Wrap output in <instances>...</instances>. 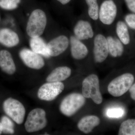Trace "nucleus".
<instances>
[{
    "mask_svg": "<svg viewBox=\"0 0 135 135\" xmlns=\"http://www.w3.org/2000/svg\"><path fill=\"white\" fill-rule=\"evenodd\" d=\"M47 23L46 13L40 9H36L31 13L27 24L26 31L31 38L39 37L43 33Z\"/></svg>",
    "mask_w": 135,
    "mask_h": 135,
    "instance_id": "obj_1",
    "label": "nucleus"
},
{
    "mask_svg": "<svg viewBox=\"0 0 135 135\" xmlns=\"http://www.w3.org/2000/svg\"><path fill=\"white\" fill-rule=\"evenodd\" d=\"M82 92L85 98H91L97 104H100L103 102L99 79L95 74H90L84 79L82 82Z\"/></svg>",
    "mask_w": 135,
    "mask_h": 135,
    "instance_id": "obj_2",
    "label": "nucleus"
},
{
    "mask_svg": "<svg viewBox=\"0 0 135 135\" xmlns=\"http://www.w3.org/2000/svg\"><path fill=\"white\" fill-rule=\"evenodd\" d=\"M85 98L82 94L73 93L68 95L61 102L60 110L68 117L73 116L85 104Z\"/></svg>",
    "mask_w": 135,
    "mask_h": 135,
    "instance_id": "obj_3",
    "label": "nucleus"
},
{
    "mask_svg": "<svg viewBox=\"0 0 135 135\" xmlns=\"http://www.w3.org/2000/svg\"><path fill=\"white\" fill-rule=\"evenodd\" d=\"M134 80L133 74L125 73L116 77L109 83L108 91L114 97L121 96L127 92L132 86Z\"/></svg>",
    "mask_w": 135,
    "mask_h": 135,
    "instance_id": "obj_4",
    "label": "nucleus"
},
{
    "mask_svg": "<svg viewBox=\"0 0 135 135\" xmlns=\"http://www.w3.org/2000/svg\"><path fill=\"white\" fill-rule=\"evenodd\" d=\"M47 124L46 112L43 109L36 108L28 114L25 127L27 132L31 133L43 129Z\"/></svg>",
    "mask_w": 135,
    "mask_h": 135,
    "instance_id": "obj_5",
    "label": "nucleus"
},
{
    "mask_svg": "<svg viewBox=\"0 0 135 135\" xmlns=\"http://www.w3.org/2000/svg\"><path fill=\"white\" fill-rule=\"evenodd\" d=\"M3 109L5 113L17 124L23 123L25 115L24 106L18 100L11 98H8L3 103Z\"/></svg>",
    "mask_w": 135,
    "mask_h": 135,
    "instance_id": "obj_6",
    "label": "nucleus"
},
{
    "mask_svg": "<svg viewBox=\"0 0 135 135\" xmlns=\"http://www.w3.org/2000/svg\"><path fill=\"white\" fill-rule=\"evenodd\" d=\"M64 89L61 82H48L42 85L39 89L38 97L39 99L46 101H51L56 98Z\"/></svg>",
    "mask_w": 135,
    "mask_h": 135,
    "instance_id": "obj_7",
    "label": "nucleus"
},
{
    "mask_svg": "<svg viewBox=\"0 0 135 135\" xmlns=\"http://www.w3.org/2000/svg\"><path fill=\"white\" fill-rule=\"evenodd\" d=\"M118 14V9L113 0H105L101 3L99 8V19L106 25L112 24Z\"/></svg>",
    "mask_w": 135,
    "mask_h": 135,
    "instance_id": "obj_8",
    "label": "nucleus"
},
{
    "mask_svg": "<svg viewBox=\"0 0 135 135\" xmlns=\"http://www.w3.org/2000/svg\"><path fill=\"white\" fill-rule=\"evenodd\" d=\"M93 53L94 60L97 63L103 62L109 55L107 39L102 34H98L94 38Z\"/></svg>",
    "mask_w": 135,
    "mask_h": 135,
    "instance_id": "obj_9",
    "label": "nucleus"
},
{
    "mask_svg": "<svg viewBox=\"0 0 135 135\" xmlns=\"http://www.w3.org/2000/svg\"><path fill=\"white\" fill-rule=\"evenodd\" d=\"M19 56L21 60L27 67L40 70L45 65V62L42 57L28 49L24 48L20 51Z\"/></svg>",
    "mask_w": 135,
    "mask_h": 135,
    "instance_id": "obj_10",
    "label": "nucleus"
},
{
    "mask_svg": "<svg viewBox=\"0 0 135 135\" xmlns=\"http://www.w3.org/2000/svg\"><path fill=\"white\" fill-rule=\"evenodd\" d=\"M70 44L67 36L61 35L54 38L47 44L48 52L50 56H57L66 50Z\"/></svg>",
    "mask_w": 135,
    "mask_h": 135,
    "instance_id": "obj_11",
    "label": "nucleus"
},
{
    "mask_svg": "<svg viewBox=\"0 0 135 135\" xmlns=\"http://www.w3.org/2000/svg\"><path fill=\"white\" fill-rule=\"evenodd\" d=\"M74 36L80 40L92 38L94 31L91 23L87 20H80L77 22L74 28Z\"/></svg>",
    "mask_w": 135,
    "mask_h": 135,
    "instance_id": "obj_12",
    "label": "nucleus"
},
{
    "mask_svg": "<svg viewBox=\"0 0 135 135\" xmlns=\"http://www.w3.org/2000/svg\"><path fill=\"white\" fill-rule=\"evenodd\" d=\"M71 53L73 58L76 60L85 58L88 54L86 46L74 36H71L70 39Z\"/></svg>",
    "mask_w": 135,
    "mask_h": 135,
    "instance_id": "obj_13",
    "label": "nucleus"
},
{
    "mask_svg": "<svg viewBox=\"0 0 135 135\" xmlns=\"http://www.w3.org/2000/svg\"><path fill=\"white\" fill-rule=\"evenodd\" d=\"M19 36L16 32L9 28L0 29V43L7 47H13L19 43Z\"/></svg>",
    "mask_w": 135,
    "mask_h": 135,
    "instance_id": "obj_14",
    "label": "nucleus"
},
{
    "mask_svg": "<svg viewBox=\"0 0 135 135\" xmlns=\"http://www.w3.org/2000/svg\"><path fill=\"white\" fill-rule=\"evenodd\" d=\"M0 68L4 72L9 75L15 73L16 66L11 54L8 51H0Z\"/></svg>",
    "mask_w": 135,
    "mask_h": 135,
    "instance_id": "obj_15",
    "label": "nucleus"
},
{
    "mask_svg": "<svg viewBox=\"0 0 135 135\" xmlns=\"http://www.w3.org/2000/svg\"><path fill=\"white\" fill-rule=\"evenodd\" d=\"M100 122V119L97 116H86L81 119L77 124V127L80 131L85 134H88L94 128L98 126Z\"/></svg>",
    "mask_w": 135,
    "mask_h": 135,
    "instance_id": "obj_16",
    "label": "nucleus"
},
{
    "mask_svg": "<svg viewBox=\"0 0 135 135\" xmlns=\"http://www.w3.org/2000/svg\"><path fill=\"white\" fill-rule=\"evenodd\" d=\"M71 70L70 68L66 66L56 68L50 73L46 78L48 82H61L70 77Z\"/></svg>",
    "mask_w": 135,
    "mask_h": 135,
    "instance_id": "obj_17",
    "label": "nucleus"
},
{
    "mask_svg": "<svg viewBox=\"0 0 135 135\" xmlns=\"http://www.w3.org/2000/svg\"><path fill=\"white\" fill-rule=\"evenodd\" d=\"M109 54L113 57H120L123 55L124 48L123 44L118 38L109 36L107 37Z\"/></svg>",
    "mask_w": 135,
    "mask_h": 135,
    "instance_id": "obj_18",
    "label": "nucleus"
},
{
    "mask_svg": "<svg viewBox=\"0 0 135 135\" xmlns=\"http://www.w3.org/2000/svg\"><path fill=\"white\" fill-rule=\"evenodd\" d=\"M29 44L31 49L34 52L47 58L50 57L48 52L47 44L41 37L39 36L31 38Z\"/></svg>",
    "mask_w": 135,
    "mask_h": 135,
    "instance_id": "obj_19",
    "label": "nucleus"
},
{
    "mask_svg": "<svg viewBox=\"0 0 135 135\" xmlns=\"http://www.w3.org/2000/svg\"><path fill=\"white\" fill-rule=\"evenodd\" d=\"M116 32L119 40L123 44L128 45L130 42V36L128 26L126 22L119 20L116 25Z\"/></svg>",
    "mask_w": 135,
    "mask_h": 135,
    "instance_id": "obj_20",
    "label": "nucleus"
},
{
    "mask_svg": "<svg viewBox=\"0 0 135 135\" xmlns=\"http://www.w3.org/2000/svg\"><path fill=\"white\" fill-rule=\"evenodd\" d=\"M118 135H135V119H129L122 122Z\"/></svg>",
    "mask_w": 135,
    "mask_h": 135,
    "instance_id": "obj_21",
    "label": "nucleus"
},
{
    "mask_svg": "<svg viewBox=\"0 0 135 135\" xmlns=\"http://www.w3.org/2000/svg\"><path fill=\"white\" fill-rule=\"evenodd\" d=\"M88 7V14L93 20H98L99 19V7L97 0H85Z\"/></svg>",
    "mask_w": 135,
    "mask_h": 135,
    "instance_id": "obj_22",
    "label": "nucleus"
},
{
    "mask_svg": "<svg viewBox=\"0 0 135 135\" xmlns=\"http://www.w3.org/2000/svg\"><path fill=\"white\" fill-rule=\"evenodd\" d=\"M2 124V132L5 134H14L15 133V125L12 120L6 116H3L1 119Z\"/></svg>",
    "mask_w": 135,
    "mask_h": 135,
    "instance_id": "obj_23",
    "label": "nucleus"
},
{
    "mask_svg": "<svg viewBox=\"0 0 135 135\" xmlns=\"http://www.w3.org/2000/svg\"><path fill=\"white\" fill-rule=\"evenodd\" d=\"M18 4L13 0H0V7L6 10L16 9Z\"/></svg>",
    "mask_w": 135,
    "mask_h": 135,
    "instance_id": "obj_24",
    "label": "nucleus"
},
{
    "mask_svg": "<svg viewBox=\"0 0 135 135\" xmlns=\"http://www.w3.org/2000/svg\"><path fill=\"white\" fill-rule=\"evenodd\" d=\"M124 111L121 108H113L108 109L106 114L109 118H120L123 116Z\"/></svg>",
    "mask_w": 135,
    "mask_h": 135,
    "instance_id": "obj_25",
    "label": "nucleus"
},
{
    "mask_svg": "<svg viewBox=\"0 0 135 135\" xmlns=\"http://www.w3.org/2000/svg\"><path fill=\"white\" fill-rule=\"evenodd\" d=\"M124 19L128 26L135 30V14L132 13L127 14L125 16Z\"/></svg>",
    "mask_w": 135,
    "mask_h": 135,
    "instance_id": "obj_26",
    "label": "nucleus"
},
{
    "mask_svg": "<svg viewBox=\"0 0 135 135\" xmlns=\"http://www.w3.org/2000/svg\"><path fill=\"white\" fill-rule=\"evenodd\" d=\"M125 1L129 10L135 14V0H125Z\"/></svg>",
    "mask_w": 135,
    "mask_h": 135,
    "instance_id": "obj_27",
    "label": "nucleus"
},
{
    "mask_svg": "<svg viewBox=\"0 0 135 135\" xmlns=\"http://www.w3.org/2000/svg\"><path fill=\"white\" fill-rule=\"evenodd\" d=\"M129 90L130 93L131 97L133 100H135V83L131 86Z\"/></svg>",
    "mask_w": 135,
    "mask_h": 135,
    "instance_id": "obj_28",
    "label": "nucleus"
},
{
    "mask_svg": "<svg viewBox=\"0 0 135 135\" xmlns=\"http://www.w3.org/2000/svg\"><path fill=\"white\" fill-rule=\"evenodd\" d=\"M57 1L63 5H66L70 2L71 0H57Z\"/></svg>",
    "mask_w": 135,
    "mask_h": 135,
    "instance_id": "obj_29",
    "label": "nucleus"
},
{
    "mask_svg": "<svg viewBox=\"0 0 135 135\" xmlns=\"http://www.w3.org/2000/svg\"><path fill=\"white\" fill-rule=\"evenodd\" d=\"M2 130H3V127L2 124L0 122V135L2 134Z\"/></svg>",
    "mask_w": 135,
    "mask_h": 135,
    "instance_id": "obj_30",
    "label": "nucleus"
},
{
    "mask_svg": "<svg viewBox=\"0 0 135 135\" xmlns=\"http://www.w3.org/2000/svg\"><path fill=\"white\" fill-rule=\"evenodd\" d=\"M13 1H15L18 4L20 2V0H13Z\"/></svg>",
    "mask_w": 135,
    "mask_h": 135,
    "instance_id": "obj_31",
    "label": "nucleus"
}]
</instances>
